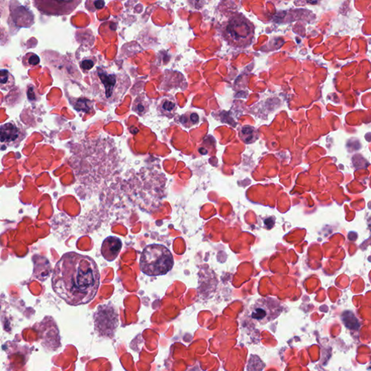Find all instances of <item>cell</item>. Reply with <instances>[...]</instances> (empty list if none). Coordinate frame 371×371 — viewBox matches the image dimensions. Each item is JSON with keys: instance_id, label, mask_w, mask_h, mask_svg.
Wrapping results in <instances>:
<instances>
[{"instance_id": "cell-1", "label": "cell", "mask_w": 371, "mask_h": 371, "mask_svg": "<svg viewBox=\"0 0 371 371\" xmlns=\"http://www.w3.org/2000/svg\"><path fill=\"white\" fill-rule=\"evenodd\" d=\"M100 284V273L90 256L68 253L56 264L52 288L70 305L85 304L96 296Z\"/></svg>"}, {"instance_id": "cell-2", "label": "cell", "mask_w": 371, "mask_h": 371, "mask_svg": "<svg viewBox=\"0 0 371 371\" xmlns=\"http://www.w3.org/2000/svg\"><path fill=\"white\" fill-rule=\"evenodd\" d=\"M174 265L173 255L162 244H152L143 250L139 261L141 272L149 277L167 274Z\"/></svg>"}, {"instance_id": "cell-3", "label": "cell", "mask_w": 371, "mask_h": 371, "mask_svg": "<svg viewBox=\"0 0 371 371\" xmlns=\"http://www.w3.org/2000/svg\"><path fill=\"white\" fill-rule=\"evenodd\" d=\"M95 330L103 336H113L118 324V316L114 308L99 306L94 314Z\"/></svg>"}, {"instance_id": "cell-4", "label": "cell", "mask_w": 371, "mask_h": 371, "mask_svg": "<svg viewBox=\"0 0 371 371\" xmlns=\"http://www.w3.org/2000/svg\"><path fill=\"white\" fill-rule=\"evenodd\" d=\"M280 303L274 299H260L251 307L250 316L262 324L275 319L281 312Z\"/></svg>"}, {"instance_id": "cell-5", "label": "cell", "mask_w": 371, "mask_h": 371, "mask_svg": "<svg viewBox=\"0 0 371 371\" xmlns=\"http://www.w3.org/2000/svg\"><path fill=\"white\" fill-rule=\"evenodd\" d=\"M79 1H37L38 10L44 14L63 15L70 13Z\"/></svg>"}, {"instance_id": "cell-6", "label": "cell", "mask_w": 371, "mask_h": 371, "mask_svg": "<svg viewBox=\"0 0 371 371\" xmlns=\"http://www.w3.org/2000/svg\"><path fill=\"white\" fill-rule=\"evenodd\" d=\"M23 138L21 129L13 123H7L0 126V142L7 145L19 144Z\"/></svg>"}, {"instance_id": "cell-7", "label": "cell", "mask_w": 371, "mask_h": 371, "mask_svg": "<svg viewBox=\"0 0 371 371\" xmlns=\"http://www.w3.org/2000/svg\"><path fill=\"white\" fill-rule=\"evenodd\" d=\"M250 25L248 23L244 22L240 20H234L230 23L227 28V32L231 39L233 42H243L251 34Z\"/></svg>"}, {"instance_id": "cell-8", "label": "cell", "mask_w": 371, "mask_h": 371, "mask_svg": "<svg viewBox=\"0 0 371 371\" xmlns=\"http://www.w3.org/2000/svg\"><path fill=\"white\" fill-rule=\"evenodd\" d=\"M122 246L123 244L119 238L116 236H108L102 242L101 248L104 258L109 262L116 260L121 250Z\"/></svg>"}, {"instance_id": "cell-9", "label": "cell", "mask_w": 371, "mask_h": 371, "mask_svg": "<svg viewBox=\"0 0 371 371\" xmlns=\"http://www.w3.org/2000/svg\"><path fill=\"white\" fill-rule=\"evenodd\" d=\"M15 79L13 75L7 70H0V89L9 90L14 86Z\"/></svg>"}, {"instance_id": "cell-10", "label": "cell", "mask_w": 371, "mask_h": 371, "mask_svg": "<svg viewBox=\"0 0 371 371\" xmlns=\"http://www.w3.org/2000/svg\"><path fill=\"white\" fill-rule=\"evenodd\" d=\"M99 77L105 85V89H106L107 97H110L111 96L113 87L116 84V78H115L114 75H107L104 72L99 73Z\"/></svg>"}, {"instance_id": "cell-11", "label": "cell", "mask_w": 371, "mask_h": 371, "mask_svg": "<svg viewBox=\"0 0 371 371\" xmlns=\"http://www.w3.org/2000/svg\"><path fill=\"white\" fill-rule=\"evenodd\" d=\"M241 136L245 142H253L255 139V130L252 127L243 128L241 131Z\"/></svg>"}, {"instance_id": "cell-12", "label": "cell", "mask_w": 371, "mask_h": 371, "mask_svg": "<svg viewBox=\"0 0 371 371\" xmlns=\"http://www.w3.org/2000/svg\"><path fill=\"white\" fill-rule=\"evenodd\" d=\"M161 111L166 115H171L176 109V105L174 102L168 99H164L161 103Z\"/></svg>"}, {"instance_id": "cell-13", "label": "cell", "mask_w": 371, "mask_h": 371, "mask_svg": "<svg viewBox=\"0 0 371 371\" xmlns=\"http://www.w3.org/2000/svg\"><path fill=\"white\" fill-rule=\"evenodd\" d=\"M40 59L37 55L28 53L24 57V64H28L29 66H35L39 64Z\"/></svg>"}, {"instance_id": "cell-14", "label": "cell", "mask_w": 371, "mask_h": 371, "mask_svg": "<svg viewBox=\"0 0 371 371\" xmlns=\"http://www.w3.org/2000/svg\"><path fill=\"white\" fill-rule=\"evenodd\" d=\"M135 106L136 108H134V111L137 112V113H138L139 114H144L145 112L147 111H146V107L145 105H144V102H136Z\"/></svg>"}, {"instance_id": "cell-15", "label": "cell", "mask_w": 371, "mask_h": 371, "mask_svg": "<svg viewBox=\"0 0 371 371\" xmlns=\"http://www.w3.org/2000/svg\"><path fill=\"white\" fill-rule=\"evenodd\" d=\"M93 61L90 60H85L81 63V66L84 70H90L93 69Z\"/></svg>"}, {"instance_id": "cell-16", "label": "cell", "mask_w": 371, "mask_h": 371, "mask_svg": "<svg viewBox=\"0 0 371 371\" xmlns=\"http://www.w3.org/2000/svg\"><path fill=\"white\" fill-rule=\"evenodd\" d=\"M93 4H94L95 9H96V10H99V9H102V7H103L104 6H105V1H93Z\"/></svg>"}]
</instances>
